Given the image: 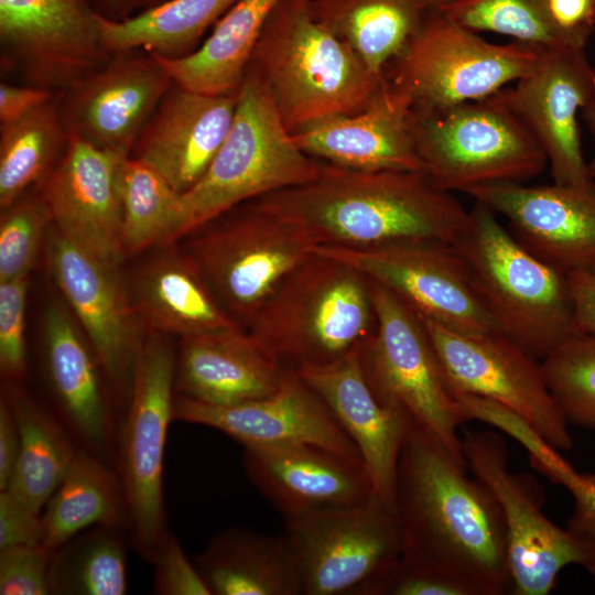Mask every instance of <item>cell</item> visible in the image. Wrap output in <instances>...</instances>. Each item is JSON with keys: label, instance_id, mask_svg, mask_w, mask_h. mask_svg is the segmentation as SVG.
<instances>
[{"label": "cell", "instance_id": "obj_1", "mask_svg": "<svg viewBox=\"0 0 595 595\" xmlns=\"http://www.w3.org/2000/svg\"><path fill=\"white\" fill-rule=\"evenodd\" d=\"M467 468L436 439L410 426L391 500L402 553L455 573L482 595L505 594L512 591V577L502 512Z\"/></svg>", "mask_w": 595, "mask_h": 595}, {"label": "cell", "instance_id": "obj_2", "mask_svg": "<svg viewBox=\"0 0 595 595\" xmlns=\"http://www.w3.org/2000/svg\"><path fill=\"white\" fill-rule=\"evenodd\" d=\"M255 202L301 231L314 247L452 244L469 213L422 171H360L323 162L311 181Z\"/></svg>", "mask_w": 595, "mask_h": 595}, {"label": "cell", "instance_id": "obj_3", "mask_svg": "<svg viewBox=\"0 0 595 595\" xmlns=\"http://www.w3.org/2000/svg\"><path fill=\"white\" fill-rule=\"evenodd\" d=\"M311 3L280 0L249 62L290 132L320 119L365 109L386 79L315 18Z\"/></svg>", "mask_w": 595, "mask_h": 595}, {"label": "cell", "instance_id": "obj_4", "mask_svg": "<svg viewBox=\"0 0 595 595\" xmlns=\"http://www.w3.org/2000/svg\"><path fill=\"white\" fill-rule=\"evenodd\" d=\"M375 328L369 280L312 251L245 331L281 366L296 371L332 364L359 349Z\"/></svg>", "mask_w": 595, "mask_h": 595}, {"label": "cell", "instance_id": "obj_5", "mask_svg": "<svg viewBox=\"0 0 595 595\" xmlns=\"http://www.w3.org/2000/svg\"><path fill=\"white\" fill-rule=\"evenodd\" d=\"M477 202L452 242L501 332L544 359L576 334L567 274L534 256Z\"/></svg>", "mask_w": 595, "mask_h": 595}, {"label": "cell", "instance_id": "obj_6", "mask_svg": "<svg viewBox=\"0 0 595 595\" xmlns=\"http://www.w3.org/2000/svg\"><path fill=\"white\" fill-rule=\"evenodd\" d=\"M320 167L294 143L264 82L248 65L224 143L202 178L181 194L172 244L244 204L311 181Z\"/></svg>", "mask_w": 595, "mask_h": 595}, {"label": "cell", "instance_id": "obj_7", "mask_svg": "<svg viewBox=\"0 0 595 595\" xmlns=\"http://www.w3.org/2000/svg\"><path fill=\"white\" fill-rule=\"evenodd\" d=\"M411 128L422 171L445 192L523 183L548 164L502 90L446 108L412 109Z\"/></svg>", "mask_w": 595, "mask_h": 595}, {"label": "cell", "instance_id": "obj_8", "mask_svg": "<svg viewBox=\"0 0 595 595\" xmlns=\"http://www.w3.org/2000/svg\"><path fill=\"white\" fill-rule=\"evenodd\" d=\"M376 328L359 347L364 376L385 407L405 416L467 466L458 428L467 420L443 378L419 314L385 286L370 281Z\"/></svg>", "mask_w": 595, "mask_h": 595}, {"label": "cell", "instance_id": "obj_9", "mask_svg": "<svg viewBox=\"0 0 595 595\" xmlns=\"http://www.w3.org/2000/svg\"><path fill=\"white\" fill-rule=\"evenodd\" d=\"M176 347L169 335L145 332L133 369L128 407L116 454L126 505V527L141 556L152 561L167 531L164 508V453L173 420Z\"/></svg>", "mask_w": 595, "mask_h": 595}, {"label": "cell", "instance_id": "obj_10", "mask_svg": "<svg viewBox=\"0 0 595 595\" xmlns=\"http://www.w3.org/2000/svg\"><path fill=\"white\" fill-rule=\"evenodd\" d=\"M182 250L226 313L246 329L313 244L255 201L192 231Z\"/></svg>", "mask_w": 595, "mask_h": 595}, {"label": "cell", "instance_id": "obj_11", "mask_svg": "<svg viewBox=\"0 0 595 595\" xmlns=\"http://www.w3.org/2000/svg\"><path fill=\"white\" fill-rule=\"evenodd\" d=\"M539 51L518 41L487 42L432 9L385 77L412 109H441L499 93L530 71Z\"/></svg>", "mask_w": 595, "mask_h": 595}, {"label": "cell", "instance_id": "obj_12", "mask_svg": "<svg viewBox=\"0 0 595 595\" xmlns=\"http://www.w3.org/2000/svg\"><path fill=\"white\" fill-rule=\"evenodd\" d=\"M467 467L495 496L508 536L515 595H548L567 565L583 566L595 580V550L542 511L537 486L508 469L504 439L491 431H468L462 440Z\"/></svg>", "mask_w": 595, "mask_h": 595}, {"label": "cell", "instance_id": "obj_13", "mask_svg": "<svg viewBox=\"0 0 595 595\" xmlns=\"http://www.w3.org/2000/svg\"><path fill=\"white\" fill-rule=\"evenodd\" d=\"M303 595H363L402 553L393 507L379 495L337 509L285 519Z\"/></svg>", "mask_w": 595, "mask_h": 595}, {"label": "cell", "instance_id": "obj_14", "mask_svg": "<svg viewBox=\"0 0 595 595\" xmlns=\"http://www.w3.org/2000/svg\"><path fill=\"white\" fill-rule=\"evenodd\" d=\"M405 302L420 316L468 335L504 334L450 242L400 241L368 248L315 246ZM505 335V334H504Z\"/></svg>", "mask_w": 595, "mask_h": 595}, {"label": "cell", "instance_id": "obj_15", "mask_svg": "<svg viewBox=\"0 0 595 595\" xmlns=\"http://www.w3.org/2000/svg\"><path fill=\"white\" fill-rule=\"evenodd\" d=\"M420 318L455 398L496 402L521 416L556 451L572 450L569 423L548 387L541 360L504 334L468 335Z\"/></svg>", "mask_w": 595, "mask_h": 595}, {"label": "cell", "instance_id": "obj_16", "mask_svg": "<svg viewBox=\"0 0 595 595\" xmlns=\"http://www.w3.org/2000/svg\"><path fill=\"white\" fill-rule=\"evenodd\" d=\"M45 260L98 359L120 428L145 332L133 313L119 268L77 246L52 224L45 237Z\"/></svg>", "mask_w": 595, "mask_h": 595}, {"label": "cell", "instance_id": "obj_17", "mask_svg": "<svg viewBox=\"0 0 595 595\" xmlns=\"http://www.w3.org/2000/svg\"><path fill=\"white\" fill-rule=\"evenodd\" d=\"M90 0H0V42L35 86L71 89L110 58Z\"/></svg>", "mask_w": 595, "mask_h": 595}, {"label": "cell", "instance_id": "obj_18", "mask_svg": "<svg viewBox=\"0 0 595 595\" xmlns=\"http://www.w3.org/2000/svg\"><path fill=\"white\" fill-rule=\"evenodd\" d=\"M502 94L543 150L554 183L593 188L577 125L595 95L584 48H540L530 71Z\"/></svg>", "mask_w": 595, "mask_h": 595}, {"label": "cell", "instance_id": "obj_19", "mask_svg": "<svg viewBox=\"0 0 595 595\" xmlns=\"http://www.w3.org/2000/svg\"><path fill=\"white\" fill-rule=\"evenodd\" d=\"M173 420L218 430L244 448L311 445L361 459L326 404L295 371L272 394L236 404H207L175 394Z\"/></svg>", "mask_w": 595, "mask_h": 595}, {"label": "cell", "instance_id": "obj_20", "mask_svg": "<svg viewBox=\"0 0 595 595\" xmlns=\"http://www.w3.org/2000/svg\"><path fill=\"white\" fill-rule=\"evenodd\" d=\"M115 54L71 89L63 120L68 131L121 159L131 156L145 125L174 85L155 57Z\"/></svg>", "mask_w": 595, "mask_h": 595}, {"label": "cell", "instance_id": "obj_21", "mask_svg": "<svg viewBox=\"0 0 595 595\" xmlns=\"http://www.w3.org/2000/svg\"><path fill=\"white\" fill-rule=\"evenodd\" d=\"M122 160L68 131L65 150L39 192L53 227L118 268L125 259L119 183Z\"/></svg>", "mask_w": 595, "mask_h": 595}, {"label": "cell", "instance_id": "obj_22", "mask_svg": "<svg viewBox=\"0 0 595 595\" xmlns=\"http://www.w3.org/2000/svg\"><path fill=\"white\" fill-rule=\"evenodd\" d=\"M506 217L539 259L569 274L595 275V190L499 182L465 192Z\"/></svg>", "mask_w": 595, "mask_h": 595}, {"label": "cell", "instance_id": "obj_23", "mask_svg": "<svg viewBox=\"0 0 595 595\" xmlns=\"http://www.w3.org/2000/svg\"><path fill=\"white\" fill-rule=\"evenodd\" d=\"M43 357L56 416L78 446L116 469L119 425L107 381L88 339L60 302L44 311Z\"/></svg>", "mask_w": 595, "mask_h": 595}, {"label": "cell", "instance_id": "obj_24", "mask_svg": "<svg viewBox=\"0 0 595 595\" xmlns=\"http://www.w3.org/2000/svg\"><path fill=\"white\" fill-rule=\"evenodd\" d=\"M242 462L284 519L358 505L377 494L361 459L317 446L245 447Z\"/></svg>", "mask_w": 595, "mask_h": 595}, {"label": "cell", "instance_id": "obj_25", "mask_svg": "<svg viewBox=\"0 0 595 595\" xmlns=\"http://www.w3.org/2000/svg\"><path fill=\"white\" fill-rule=\"evenodd\" d=\"M238 93L212 95L173 85L144 129L131 158L156 171L183 194L205 174L234 121Z\"/></svg>", "mask_w": 595, "mask_h": 595}, {"label": "cell", "instance_id": "obj_26", "mask_svg": "<svg viewBox=\"0 0 595 595\" xmlns=\"http://www.w3.org/2000/svg\"><path fill=\"white\" fill-rule=\"evenodd\" d=\"M412 106L385 79L365 109L332 116L291 132L317 161L360 171H422L411 128ZM423 172V171H422Z\"/></svg>", "mask_w": 595, "mask_h": 595}, {"label": "cell", "instance_id": "obj_27", "mask_svg": "<svg viewBox=\"0 0 595 595\" xmlns=\"http://www.w3.org/2000/svg\"><path fill=\"white\" fill-rule=\"evenodd\" d=\"M358 350L295 372L326 404L357 447L376 493L392 506L397 463L411 423L376 398L361 370Z\"/></svg>", "mask_w": 595, "mask_h": 595}, {"label": "cell", "instance_id": "obj_28", "mask_svg": "<svg viewBox=\"0 0 595 595\" xmlns=\"http://www.w3.org/2000/svg\"><path fill=\"white\" fill-rule=\"evenodd\" d=\"M291 371L244 328L201 333L180 338L174 391L207 404H236L272 394Z\"/></svg>", "mask_w": 595, "mask_h": 595}, {"label": "cell", "instance_id": "obj_29", "mask_svg": "<svg viewBox=\"0 0 595 595\" xmlns=\"http://www.w3.org/2000/svg\"><path fill=\"white\" fill-rule=\"evenodd\" d=\"M174 245L163 246L125 282L143 331L181 338L240 327L221 307L191 259Z\"/></svg>", "mask_w": 595, "mask_h": 595}, {"label": "cell", "instance_id": "obj_30", "mask_svg": "<svg viewBox=\"0 0 595 595\" xmlns=\"http://www.w3.org/2000/svg\"><path fill=\"white\" fill-rule=\"evenodd\" d=\"M212 595H300L301 576L285 537L228 528L196 558Z\"/></svg>", "mask_w": 595, "mask_h": 595}, {"label": "cell", "instance_id": "obj_31", "mask_svg": "<svg viewBox=\"0 0 595 595\" xmlns=\"http://www.w3.org/2000/svg\"><path fill=\"white\" fill-rule=\"evenodd\" d=\"M279 2L239 0L193 52L180 57L151 55L182 88L212 95L237 94L262 28Z\"/></svg>", "mask_w": 595, "mask_h": 595}, {"label": "cell", "instance_id": "obj_32", "mask_svg": "<svg viewBox=\"0 0 595 595\" xmlns=\"http://www.w3.org/2000/svg\"><path fill=\"white\" fill-rule=\"evenodd\" d=\"M1 397L10 405L20 433L19 456L6 490L41 515L80 446L55 413L21 383L4 382Z\"/></svg>", "mask_w": 595, "mask_h": 595}, {"label": "cell", "instance_id": "obj_33", "mask_svg": "<svg viewBox=\"0 0 595 595\" xmlns=\"http://www.w3.org/2000/svg\"><path fill=\"white\" fill-rule=\"evenodd\" d=\"M311 6L381 78L432 10L429 0H312Z\"/></svg>", "mask_w": 595, "mask_h": 595}, {"label": "cell", "instance_id": "obj_34", "mask_svg": "<svg viewBox=\"0 0 595 595\" xmlns=\"http://www.w3.org/2000/svg\"><path fill=\"white\" fill-rule=\"evenodd\" d=\"M99 524L126 526L121 483L111 465L79 447L41 512V545L54 552L76 534Z\"/></svg>", "mask_w": 595, "mask_h": 595}, {"label": "cell", "instance_id": "obj_35", "mask_svg": "<svg viewBox=\"0 0 595 595\" xmlns=\"http://www.w3.org/2000/svg\"><path fill=\"white\" fill-rule=\"evenodd\" d=\"M238 1L169 0L120 20L100 13L102 41L110 54L143 48L165 57L184 56Z\"/></svg>", "mask_w": 595, "mask_h": 595}, {"label": "cell", "instance_id": "obj_36", "mask_svg": "<svg viewBox=\"0 0 595 595\" xmlns=\"http://www.w3.org/2000/svg\"><path fill=\"white\" fill-rule=\"evenodd\" d=\"M126 531L123 524L95 526L56 549L48 569L50 594H126Z\"/></svg>", "mask_w": 595, "mask_h": 595}, {"label": "cell", "instance_id": "obj_37", "mask_svg": "<svg viewBox=\"0 0 595 595\" xmlns=\"http://www.w3.org/2000/svg\"><path fill=\"white\" fill-rule=\"evenodd\" d=\"M68 130L51 101L0 132V207L7 208L48 174L65 150Z\"/></svg>", "mask_w": 595, "mask_h": 595}, {"label": "cell", "instance_id": "obj_38", "mask_svg": "<svg viewBox=\"0 0 595 595\" xmlns=\"http://www.w3.org/2000/svg\"><path fill=\"white\" fill-rule=\"evenodd\" d=\"M121 247L125 258L172 245L181 193L156 171L131 156L120 165Z\"/></svg>", "mask_w": 595, "mask_h": 595}, {"label": "cell", "instance_id": "obj_39", "mask_svg": "<svg viewBox=\"0 0 595 595\" xmlns=\"http://www.w3.org/2000/svg\"><path fill=\"white\" fill-rule=\"evenodd\" d=\"M440 10L476 33H498L538 48H585L592 34L559 26L548 0H457Z\"/></svg>", "mask_w": 595, "mask_h": 595}, {"label": "cell", "instance_id": "obj_40", "mask_svg": "<svg viewBox=\"0 0 595 595\" xmlns=\"http://www.w3.org/2000/svg\"><path fill=\"white\" fill-rule=\"evenodd\" d=\"M541 363L567 423L595 431V336L574 334Z\"/></svg>", "mask_w": 595, "mask_h": 595}, {"label": "cell", "instance_id": "obj_41", "mask_svg": "<svg viewBox=\"0 0 595 595\" xmlns=\"http://www.w3.org/2000/svg\"><path fill=\"white\" fill-rule=\"evenodd\" d=\"M50 226L40 194H24L1 209L0 282L29 277Z\"/></svg>", "mask_w": 595, "mask_h": 595}, {"label": "cell", "instance_id": "obj_42", "mask_svg": "<svg viewBox=\"0 0 595 595\" xmlns=\"http://www.w3.org/2000/svg\"><path fill=\"white\" fill-rule=\"evenodd\" d=\"M363 595H482L467 580L432 563L401 553Z\"/></svg>", "mask_w": 595, "mask_h": 595}, {"label": "cell", "instance_id": "obj_43", "mask_svg": "<svg viewBox=\"0 0 595 595\" xmlns=\"http://www.w3.org/2000/svg\"><path fill=\"white\" fill-rule=\"evenodd\" d=\"M29 277L0 282V375L21 383L26 372L25 310Z\"/></svg>", "mask_w": 595, "mask_h": 595}, {"label": "cell", "instance_id": "obj_44", "mask_svg": "<svg viewBox=\"0 0 595 595\" xmlns=\"http://www.w3.org/2000/svg\"><path fill=\"white\" fill-rule=\"evenodd\" d=\"M52 554L42 545L0 549V594H50L48 569Z\"/></svg>", "mask_w": 595, "mask_h": 595}, {"label": "cell", "instance_id": "obj_45", "mask_svg": "<svg viewBox=\"0 0 595 595\" xmlns=\"http://www.w3.org/2000/svg\"><path fill=\"white\" fill-rule=\"evenodd\" d=\"M151 562L154 564V594L212 595L196 564L190 561L170 531L161 539Z\"/></svg>", "mask_w": 595, "mask_h": 595}, {"label": "cell", "instance_id": "obj_46", "mask_svg": "<svg viewBox=\"0 0 595 595\" xmlns=\"http://www.w3.org/2000/svg\"><path fill=\"white\" fill-rule=\"evenodd\" d=\"M537 470L564 486L574 499V511L567 529L595 550V485L576 473L558 453L542 461Z\"/></svg>", "mask_w": 595, "mask_h": 595}, {"label": "cell", "instance_id": "obj_47", "mask_svg": "<svg viewBox=\"0 0 595 595\" xmlns=\"http://www.w3.org/2000/svg\"><path fill=\"white\" fill-rule=\"evenodd\" d=\"M41 515L8 490L0 491V549L41 545Z\"/></svg>", "mask_w": 595, "mask_h": 595}, {"label": "cell", "instance_id": "obj_48", "mask_svg": "<svg viewBox=\"0 0 595 595\" xmlns=\"http://www.w3.org/2000/svg\"><path fill=\"white\" fill-rule=\"evenodd\" d=\"M53 90L40 86L0 85L1 125L18 120L51 101Z\"/></svg>", "mask_w": 595, "mask_h": 595}, {"label": "cell", "instance_id": "obj_49", "mask_svg": "<svg viewBox=\"0 0 595 595\" xmlns=\"http://www.w3.org/2000/svg\"><path fill=\"white\" fill-rule=\"evenodd\" d=\"M573 303V326L576 334L595 336V275L584 272L567 274Z\"/></svg>", "mask_w": 595, "mask_h": 595}, {"label": "cell", "instance_id": "obj_50", "mask_svg": "<svg viewBox=\"0 0 595 595\" xmlns=\"http://www.w3.org/2000/svg\"><path fill=\"white\" fill-rule=\"evenodd\" d=\"M20 451V433L14 414L0 399V491L8 488Z\"/></svg>", "mask_w": 595, "mask_h": 595}, {"label": "cell", "instance_id": "obj_51", "mask_svg": "<svg viewBox=\"0 0 595 595\" xmlns=\"http://www.w3.org/2000/svg\"><path fill=\"white\" fill-rule=\"evenodd\" d=\"M551 15L564 30L592 33L595 26V0H548Z\"/></svg>", "mask_w": 595, "mask_h": 595}, {"label": "cell", "instance_id": "obj_52", "mask_svg": "<svg viewBox=\"0 0 595 595\" xmlns=\"http://www.w3.org/2000/svg\"><path fill=\"white\" fill-rule=\"evenodd\" d=\"M104 15L120 20L132 14V0H97Z\"/></svg>", "mask_w": 595, "mask_h": 595}, {"label": "cell", "instance_id": "obj_53", "mask_svg": "<svg viewBox=\"0 0 595 595\" xmlns=\"http://www.w3.org/2000/svg\"><path fill=\"white\" fill-rule=\"evenodd\" d=\"M583 119L592 133L595 147V95L582 109ZM592 186L595 190V150L591 163H587Z\"/></svg>", "mask_w": 595, "mask_h": 595}, {"label": "cell", "instance_id": "obj_54", "mask_svg": "<svg viewBox=\"0 0 595 595\" xmlns=\"http://www.w3.org/2000/svg\"><path fill=\"white\" fill-rule=\"evenodd\" d=\"M169 0H132V11H143Z\"/></svg>", "mask_w": 595, "mask_h": 595}, {"label": "cell", "instance_id": "obj_55", "mask_svg": "<svg viewBox=\"0 0 595 595\" xmlns=\"http://www.w3.org/2000/svg\"><path fill=\"white\" fill-rule=\"evenodd\" d=\"M457 0H429L432 9L440 10Z\"/></svg>", "mask_w": 595, "mask_h": 595}, {"label": "cell", "instance_id": "obj_56", "mask_svg": "<svg viewBox=\"0 0 595 595\" xmlns=\"http://www.w3.org/2000/svg\"><path fill=\"white\" fill-rule=\"evenodd\" d=\"M584 476L595 485V474H584Z\"/></svg>", "mask_w": 595, "mask_h": 595}]
</instances>
